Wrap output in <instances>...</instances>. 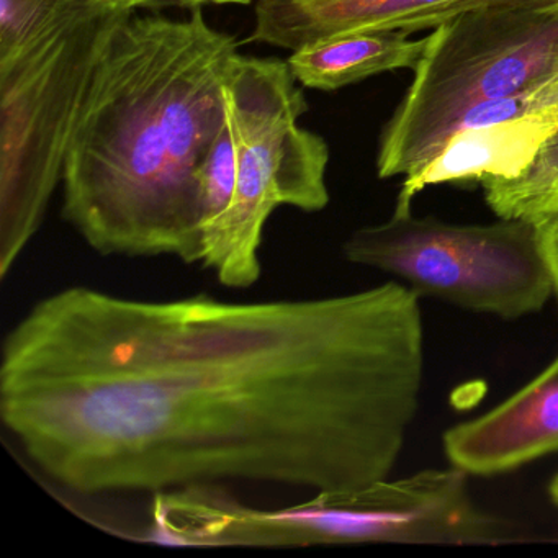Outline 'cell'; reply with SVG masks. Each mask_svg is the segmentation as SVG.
<instances>
[{
  "label": "cell",
  "mask_w": 558,
  "mask_h": 558,
  "mask_svg": "<svg viewBox=\"0 0 558 558\" xmlns=\"http://www.w3.org/2000/svg\"><path fill=\"white\" fill-rule=\"evenodd\" d=\"M420 295L138 300L87 286L38 300L0 354V420L80 495L388 478L420 408Z\"/></svg>",
  "instance_id": "1"
},
{
  "label": "cell",
  "mask_w": 558,
  "mask_h": 558,
  "mask_svg": "<svg viewBox=\"0 0 558 558\" xmlns=\"http://www.w3.org/2000/svg\"><path fill=\"white\" fill-rule=\"evenodd\" d=\"M238 44L201 8L126 15L97 68L63 172V217L102 256L204 260L195 172L223 126Z\"/></svg>",
  "instance_id": "2"
},
{
  "label": "cell",
  "mask_w": 558,
  "mask_h": 558,
  "mask_svg": "<svg viewBox=\"0 0 558 558\" xmlns=\"http://www.w3.org/2000/svg\"><path fill=\"white\" fill-rule=\"evenodd\" d=\"M130 9L90 0L50 34L0 58V276L40 230L97 68Z\"/></svg>",
  "instance_id": "3"
},
{
  "label": "cell",
  "mask_w": 558,
  "mask_h": 558,
  "mask_svg": "<svg viewBox=\"0 0 558 558\" xmlns=\"http://www.w3.org/2000/svg\"><path fill=\"white\" fill-rule=\"evenodd\" d=\"M558 68V8L486 9L427 35L413 83L381 133L380 179L429 165L466 117L519 96Z\"/></svg>",
  "instance_id": "4"
},
{
  "label": "cell",
  "mask_w": 558,
  "mask_h": 558,
  "mask_svg": "<svg viewBox=\"0 0 558 558\" xmlns=\"http://www.w3.org/2000/svg\"><path fill=\"white\" fill-rule=\"evenodd\" d=\"M225 104L236 142V187L205 240L202 264L228 289H250L263 274L259 251L272 211L289 205L313 214L329 204V148L299 125L308 104L287 61L240 54Z\"/></svg>",
  "instance_id": "5"
},
{
  "label": "cell",
  "mask_w": 558,
  "mask_h": 558,
  "mask_svg": "<svg viewBox=\"0 0 558 558\" xmlns=\"http://www.w3.org/2000/svg\"><path fill=\"white\" fill-rule=\"evenodd\" d=\"M345 259L403 280L417 295L469 312L518 319L541 312L555 293L541 228L524 218L447 223L393 210L354 231Z\"/></svg>",
  "instance_id": "6"
},
{
  "label": "cell",
  "mask_w": 558,
  "mask_h": 558,
  "mask_svg": "<svg viewBox=\"0 0 558 558\" xmlns=\"http://www.w3.org/2000/svg\"><path fill=\"white\" fill-rule=\"evenodd\" d=\"M463 470L430 469L351 492L316 493L302 505L244 508L250 547L280 545H505L529 541L508 519L480 508Z\"/></svg>",
  "instance_id": "7"
},
{
  "label": "cell",
  "mask_w": 558,
  "mask_h": 558,
  "mask_svg": "<svg viewBox=\"0 0 558 558\" xmlns=\"http://www.w3.org/2000/svg\"><path fill=\"white\" fill-rule=\"evenodd\" d=\"M558 0H257L251 40L292 51L336 35L362 31L439 27L486 9H557Z\"/></svg>",
  "instance_id": "8"
},
{
  "label": "cell",
  "mask_w": 558,
  "mask_h": 558,
  "mask_svg": "<svg viewBox=\"0 0 558 558\" xmlns=\"http://www.w3.org/2000/svg\"><path fill=\"white\" fill-rule=\"evenodd\" d=\"M442 444L450 465L476 476L501 475L558 452V355L498 407L447 429Z\"/></svg>",
  "instance_id": "9"
},
{
  "label": "cell",
  "mask_w": 558,
  "mask_h": 558,
  "mask_svg": "<svg viewBox=\"0 0 558 558\" xmlns=\"http://www.w3.org/2000/svg\"><path fill=\"white\" fill-rule=\"evenodd\" d=\"M558 130V74L548 94L521 116L462 130L420 172L404 179L395 210H411L414 197L430 185L511 181L527 169Z\"/></svg>",
  "instance_id": "10"
},
{
  "label": "cell",
  "mask_w": 558,
  "mask_h": 558,
  "mask_svg": "<svg viewBox=\"0 0 558 558\" xmlns=\"http://www.w3.org/2000/svg\"><path fill=\"white\" fill-rule=\"evenodd\" d=\"M427 37L403 31H362L313 41L292 51L287 64L300 86L331 90L397 70H414Z\"/></svg>",
  "instance_id": "11"
},
{
  "label": "cell",
  "mask_w": 558,
  "mask_h": 558,
  "mask_svg": "<svg viewBox=\"0 0 558 558\" xmlns=\"http://www.w3.org/2000/svg\"><path fill=\"white\" fill-rule=\"evenodd\" d=\"M558 185V130L542 145L522 174L511 181L482 185L486 204L499 218H529V215Z\"/></svg>",
  "instance_id": "12"
},
{
  "label": "cell",
  "mask_w": 558,
  "mask_h": 558,
  "mask_svg": "<svg viewBox=\"0 0 558 558\" xmlns=\"http://www.w3.org/2000/svg\"><path fill=\"white\" fill-rule=\"evenodd\" d=\"M195 181L201 202L205 250V240L217 230L230 210L236 187V142L228 113L225 116L223 126L195 172Z\"/></svg>",
  "instance_id": "13"
},
{
  "label": "cell",
  "mask_w": 558,
  "mask_h": 558,
  "mask_svg": "<svg viewBox=\"0 0 558 558\" xmlns=\"http://www.w3.org/2000/svg\"><path fill=\"white\" fill-rule=\"evenodd\" d=\"M90 0H0V58L27 47Z\"/></svg>",
  "instance_id": "14"
},
{
  "label": "cell",
  "mask_w": 558,
  "mask_h": 558,
  "mask_svg": "<svg viewBox=\"0 0 558 558\" xmlns=\"http://www.w3.org/2000/svg\"><path fill=\"white\" fill-rule=\"evenodd\" d=\"M537 225L541 228L545 256H547L548 266H550L555 293L558 296V221H544V223Z\"/></svg>",
  "instance_id": "15"
},
{
  "label": "cell",
  "mask_w": 558,
  "mask_h": 558,
  "mask_svg": "<svg viewBox=\"0 0 558 558\" xmlns=\"http://www.w3.org/2000/svg\"><path fill=\"white\" fill-rule=\"evenodd\" d=\"M100 4L113 5V8L130 9V11H136L138 8H145V5L156 4L161 0H97ZM174 4L184 5V0H172Z\"/></svg>",
  "instance_id": "16"
},
{
  "label": "cell",
  "mask_w": 558,
  "mask_h": 558,
  "mask_svg": "<svg viewBox=\"0 0 558 558\" xmlns=\"http://www.w3.org/2000/svg\"><path fill=\"white\" fill-rule=\"evenodd\" d=\"M251 2H256V0H184V5H189V8H201L204 4H215V5H227V4H236V5H247Z\"/></svg>",
  "instance_id": "17"
},
{
  "label": "cell",
  "mask_w": 558,
  "mask_h": 558,
  "mask_svg": "<svg viewBox=\"0 0 558 558\" xmlns=\"http://www.w3.org/2000/svg\"><path fill=\"white\" fill-rule=\"evenodd\" d=\"M555 205H558V185L554 189V191L550 192V195H548V197L545 198V201L542 202V204L538 205V207L535 208L531 215H529L527 220H535V218L541 217L542 214L550 210V208L555 207Z\"/></svg>",
  "instance_id": "18"
},
{
  "label": "cell",
  "mask_w": 558,
  "mask_h": 558,
  "mask_svg": "<svg viewBox=\"0 0 558 558\" xmlns=\"http://www.w3.org/2000/svg\"><path fill=\"white\" fill-rule=\"evenodd\" d=\"M535 223H542V221H558V205L551 207L550 210L542 214L541 217L535 218Z\"/></svg>",
  "instance_id": "19"
},
{
  "label": "cell",
  "mask_w": 558,
  "mask_h": 558,
  "mask_svg": "<svg viewBox=\"0 0 558 558\" xmlns=\"http://www.w3.org/2000/svg\"><path fill=\"white\" fill-rule=\"evenodd\" d=\"M550 498L554 499L555 505L558 506V473L550 483Z\"/></svg>",
  "instance_id": "20"
}]
</instances>
